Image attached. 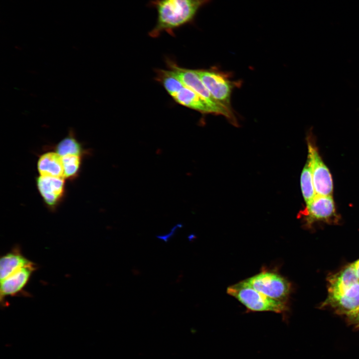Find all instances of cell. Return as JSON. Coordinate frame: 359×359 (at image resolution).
I'll list each match as a JSON object with an SVG mask.
<instances>
[{
    "label": "cell",
    "mask_w": 359,
    "mask_h": 359,
    "mask_svg": "<svg viewBox=\"0 0 359 359\" xmlns=\"http://www.w3.org/2000/svg\"><path fill=\"white\" fill-rule=\"evenodd\" d=\"M212 0H151L148 5L157 12L155 26L149 32L152 37L163 32L174 36V31L194 23L199 10Z\"/></svg>",
    "instance_id": "obj_1"
},
{
    "label": "cell",
    "mask_w": 359,
    "mask_h": 359,
    "mask_svg": "<svg viewBox=\"0 0 359 359\" xmlns=\"http://www.w3.org/2000/svg\"><path fill=\"white\" fill-rule=\"evenodd\" d=\"M227 292L252 311L282 313L287 309L285 302L266 296L253 288L245 280L229 287Z\"/></svg>",
    "instance_id": "obj_2"
},
{
    "label": "cell",
    "mask_w": 359,
    "mask_h": 359,
    "mask_svg": "<svg viewBox=\"0 0 359 359\" xmlns=\"http://www.w3.org/2000/svg\"><path fill=\"white\" fill-rule=\"evenodd\" d=\"M168 64L170 69L175 73L184 85L194 91L203 98L214 109L216 115H223L232 124L235 126L237 125V120L233 113L220 105L214 99L199 77L196 70L180 67L172 61L168 62Z\"/></svg>",
    "instance_id": "obj_3"
},
{
    "label": "cell",
    "mask_w": 359,
    "mask_h": 359,
    "mask_svg": "<svg viewBox=\"0 0 359 359\" xmlns=\"http://www.w3.org/2000/svg\"><path fill=\"white\" fill-rule=\"evenodd\" d=\"M196 71L214 99L233 112L231 105V94L238 84L230 80L227 74L215 69H198Z\"/></svg>",
    "instance_id": "obj_4"
},
{
    "label": "cell",
    "mask_w": 359,
    "mask_h": 359,
    "mask_svg": "<svg viewBox=\"0 0 359 359\" xmlns=\"http://www.w3.org/2000/svg\"><path fill=\"white\" fill-rule=\"evenodd\" d=\"M245 281L253 288L266 296L284 302L290 292L288 281L274 272H262Z\"/></svg>",
    "instance_id": "obj_5"
},
{
    "label": "cell",
    "mask_w": 359,
    "mask_h": 359,
    "mask_svg": "<svg viewBox=\"0 0 359 359\" xmlns=\"http://www.w3.org/2000/svg\"><path fill=\"white\" fill-rule=\"evenodd\" d=\"M309 160L316 195H332L333 184L332 176L322 161L316 148L308 142Z\"/></svg>",
    "instance_id": "obj_6"
},
{
    "label": "cell",
    "mask_w": 359,
    "mask_h": 359,
    "mask_svg": "<svg viewBox=\"0 0 359 359\" xmlns=\"http://www.w3.org/2000/svg\"><path fill=\"white\" fill-rule=\"evenodd\" d=\"M36 183L44 203L51 209H55L65 194V178L39 176Z\"/></svg>",
    "instance_id": "obj_7"
},
{
    "label": "cell",
    "mask_w": 359,
    "mask_h": 359,
    "mask_svg": "<svg viewBox=\"0 0 359 359\" xmlns=\"http://www.w3.org/2000/svg\"><path fill=\"white\" fill-rule=\"evenodd\" d=\"M308 224L317 221H328L336 215L335 203L332 195H319L309 203L302 212Z\"/></svg>",
    "instance_id": "obj_8"
},
{
    "label": "cell",
    "mask_w": 359,
    "mask_h": 359,
    "mask_svg": "<svg viewBox=\"0 0 359 359\" xmlns=\"http://www.w3.org/2000/svg\"><path fill=\"white\" fill-rule=\"evenodd\" d=\"M325 304L330 305L339 314L348 318L354 315L359 309V282L340 295H329Z\"/></svg>",
    "instance_id": "obj_9"
},
{
    "label": "cell",
    "mask_w": 359,
    "mask_h": 359,
    "mask_svg": "<svg viewBox=\"0 0 359 359\" xmlns=\"http://www.w3.org/2000/svg\"><path fill=\"white\" fill-rule=\"evenodd\" d=\"M35 269V264L32 263L0 281V301L6 296L15 295L21 291Z\"/></svg>",
    "instance_id": "obj_10"
},
{
    "label": "cell",
    "mask_w": 359,
    "mask_h": 359,
    "mask_svg": "<svg viewBox=\"0 0 359 359\" xmlns=\"http://www.w3.org/2000/svg\"><path fill=\"white\" fill-rule=\"evenodd\" d=\"M172 97L177 103L187 108L202 114L216 115L214 109L203 98L185 85Z\"/></svg>",
    "instance_id": "obj_11"
},
{
    "label": "cell",
    "mask_w": 359,
    "mask_h": 359,
    "mask_svg": "<svg viewBox=\"0 0 359 359\" xmlns=\"http://www.w3.org/2000/svg\"><path fill=\"white\" fill-rule=\"evenodd\" d=\"M359 282L353 263L329 278V295H340Z\"/></svg>",
    "instance_id": "obj_12"
},
{
    "label": "cell",
    "mask_w": 359,
    "mask_h": 359,
    "mask_svg": "<svg viewBox=\"0 0 359 359\" xmlns=\"http://www.w3.org/2000/svg\"><path fill=\"white\" fill-rule=\"evenodd\" d=\"M37 168L39 176L64 178L61 157L56 152H47L40 156Z\"/></svg>",
    "instance_id": "obj_13"
},
{
    "label": "cell",
    "mask_w": 359,
    "mask_h": 359,
    "mask_svg": "<svg viewBox=\"0 0 359 359\" xmlns=\"http://www.w3.org/2000/svg\"><path fill=\"white\" fill-rule=\"evenodd\" d=\"M32 263L17 248L8 252L2 256L0 260V281Z\"/></svg>",
    "instance_id": "obj_14"
},
{
    "label": "cell",
    "mask_w": 359,
    "mask_h": 359,
    "mask_svg": "<svg viewBox=\"0 0 359 359\" xmlns=\"http://www.w3.org/2000/svg\"><path fill=\"white\" fill-rule=\"evenodd\" d=\"M55 148V152L61 157L68 154L82 156L84 153L82 145L76 139L72 129L69 131L68 135L62 139Z\"/></svg>",
    "instance_id": "obj_15"
},
{
    "label": "cell",
    "mask_w": 359,
    "mask_h": 359,
    "mask_svg": "<svg viewBox=\"0 0 359 359\" xmlns=\"http://www.w3.org/2000/svg\"><path fill=\"white\" fill-rule=\"evenodd\" d=\"M156 79L162 84L171 97L184 86V84L171 69L168 70H158L157 71Z\"/></svg>",
    "instance_id": "obj_16"
},
{
    "label": "cell",
    "mask_w": 359,
    "mask_h": 359,
    "mask_svg": "<svg viewBox=\"0 0 359 359\" xmlns=\"http://www.w3.org/2000/svg\"><path fill=\"white\" fill-rule=\"evenodd\" d=\"M301 187L304 199L307 204L316 195L311 168L308 159L301 174Z\"/></svg>",
    "instance_id": "obj_17"
},
{
    "label": "cell",
    "mask_w": 359,
    "mask_h": 359,
    "mask_svg": "<svg viewBox=\"0 0 359 359\" xmlns=\"http://www.w3.org/2000/svg\"><path fill=\"white\" fill-rule=\"evenodd\" d=\"M82 157L72 154L61 157L65 179L73 180L78 175L81 168Z\"/></svg>",
    "instance_id": "obj_18"
},
{
    "label": "cell",
    "mask_w": 359,
    "mask_h": 359,
    "mask_svg": "<svg viewBox=\"0 0 359 359\" xmlns=\"http://www.w3.org/2000/svg\"><path fill=\"white\" fill-rule=\"evenodd\" d=\"M350 322L357 328H359V309L356 314L348 318Z\"/></svg>",
    "instance_id": "obj_19"
},
{
    "label": "cell",
    "mask_w": 359,
    "mask_h": 359,
    "mask_svg": "<svg viewBox=\"0 0 359 359\" xmlns=\"http://www.w3.org/2000/svg\"><path fill=\"white\" fill-rule=\"evenodd\" d=\"M357 276L359 280V259L353 263Z\"/></svg>",
    "instance_id": "obj_20"
}]
</instances>
